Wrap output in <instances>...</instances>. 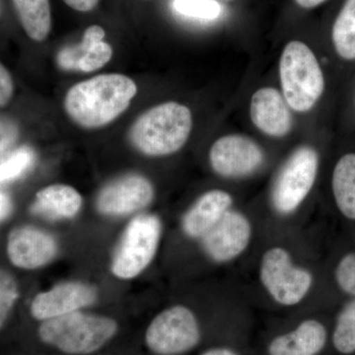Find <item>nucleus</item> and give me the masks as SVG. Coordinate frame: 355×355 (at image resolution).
Listing matches in <instances>:
<instances>
[{
  "label": "nucleus",
  "mask_w": 355,
  "mask_h": 355,
  "mask_svg": "<svg viewBox=\"0 0 355 355\" xmlns=\"http://www.w3.org/2000/svg\"><path fill=\"white\" fill-rule=\"evenodd\" d=\"M18 298L19 286L17 280L10 272L0 268V331L8 321Z\"/></svg>",
  "instance_id": "nucleus-25"
},
{
  "label": "nucleus",
  "mask_w": 355,
  "mask_h": 355,
  "mask_svg": "<svg viewBox=\"0 0 355 355\" xmlns=\"http://www.w3.org/2000/svg\"><path fill=\"white\" fill-rule=\"evenodd\" d=\"M202 324L188 306H170L151 320L144 331V345L154 355H184L202 342Z\"/></svg>",
  "instance_id": "nucleus-6"
},
{
  "label": "nucleus",
  "mask_w": 355,
  "mask_h": 355,
  "mask_svg": "<svg viewBox=\"0 0 355 355\" xmlns=\"http://www.w3.org/2000/svg\"><path fill=\"white\" fill-rule=\"evenodd\" d=\"M331 189L340 214L355 221V153L338 159L331 177Z\"/></svg>",
  "instance_id": "nucleus-19"
},
{
  "label": "nucleus",
  "mask_w": 355,
  "mask_h": 355,
  "mask_svg": "<svg viewBox=\"0 0 355 355\" xmlns=\"http://www.w3.org/2000/svg\"><path fill=\"white\" fill-rule=\"evenodd\" d=\"M14 8L27 36L43 42L51 31L53 19L50 0H12Z\"/></svg>",
  "instance_id": "nucleus-20"
},
{
  "label": "nucleus",
  "mask_w": 355,
  "mask_h": 355,
  "mask_svg": "<svg viewBox=\"0 0 355 355\" xmlns=\"http://www.w3.org/2000/svg\"><path fill=\"white\" fill-rule=\"evenodd\" d=\"M250 114L254 127L268 137H286L293 128L291 108L279 91L272 87L261 88L254 93Z\"/></svg>",
  "instance_id": "nucleus-15"
},
{
  "label": "nucleus",
  "mask_w": 355,
  "mask_h": 355,
  "mask_svg": "<svg viewBox=\"0 0 355 355\" xmlns=\"http://www.w3.org/2000/svg\"><path fill=\"white\" fill-rule=\"evenodd\" d=\"M162 236V222L155 214H139L128 222L111 261V272L121 280L139 277L151 265Z\"/></svg>",
  "instance_id": "nucleus-5"
},
{
  "label": "nucleus",
  "mask_w": 355,
  "mask_h": 355,
  "mask_svg": "<svg viewBox=\"0 0 355 355\" xmlns=\"http://www.w3.org/2000/svg\"><path fill=\"white\" fill-rule=\"evenodd\" d=\"M97 288L87 282L71 280L40 292L33 299L30 313L39 323L85 310L95 304Z\"/></svg>",
  "instance_id": "nucleus-12"
},
{
  "label": "nucleus",
  "mask_w": 355,
  "mask_h": 355,
  "mask_svg": "<svg viewBox=\"0 0 355 355\" xmlns=\"http://www.w3.org/2000/svg\"><path fill=\"white\" fill-rule=\"evenodd\" d=\"M67 6L79 12H90L99 4L100 0H62Z\"/></svg>",
  "instance_id": "nucleus-29"
},
{
  "label": "nucleus",
  "mask_w": 355,
  "mask_h": 355,
  "mask_svg": "<svg viewBox=\"0 0 355 355\" xmlns=\"http://www.w3.org/2000/svg\"><path fill=\"white\" fill-rule=\"evenodd\" d=\"M198 355H241V354L232 347L219 345V347H212L203 350Z\"/></svg>",
  "instance_id": "nucleus-31"
},
{
  "label": "nucleus",
  "mask_w": 355,
  "mask_h": 355,
  "mask_svg": "<svg viewBox=\"0 0 355 355\" xmlns=\"http://www.w3.org/2000/svg\"><path fill=\"white\" fill-rule=\"evenodd\" d=\"M7 256L16 268L33 270L44 268L57 258L58 244L46 231L32 225L13 228L7 237Z\"/></svg>",
  "instance_id": "nucleus-13"
},
{
  "label": "nucleus",
  "mask_w": 355,
  "mask_h": 355,
  "mask_svg": "<svg viewBox=\"0 0 355 355\" xmlns=\"http://www.w3.org/2000/svg\"><path fill=\"white\" fill-rule=\"evenodd\" d=\"M12 211V200L6 191L0 190V222L6 220Z\"/></svg>",
  "instance_id": "nucleus-30"
},
{
  "label": "nucleus",
  "mask_w": 355,
  "mask_h": 355,
  "mask_svg": "<svg viewBox=\"0 0 355 355\" xmlns=\"http://www.w3.org/2000/svg\"><path fill=\"white\" fill-rule=\"evenodd\" d=\"M299 6L305 9L315 8L323 3L326 0H295Z\"/></svg>",
  "instance_id": "nucleus-32"
},
{
  "label": "nucleus",
  "mask_w": 355,
  "mask_h": 355,
  "mask_svg": "<svg viewBox=\"0 0 355 355\" xmlns=\"http://www.w3.org/2000/svg\"><path fill=\"white\" fill-rule=\"evenodd\" d=\"M19 137V130L12 121L0 118V157L12 147Z\"/></svg>",
  "instance_id": "nucleus-27"
},
{
  "label": "nucleus",
  "mask_w": 355,
  "mask_h": 355,
  "mask_svg": "<svg viewBox=\"0 0 355 355\" xmlns=\"http://www.w3.org/2000/svg\"><path fill=\"white\" fill-rule=\"evenodd\" d=\"M137 94V84L130 77L101 74L69 88L64 98V111L78 127L96 130L106 127L125 113Z\"/></svg>",
  "instance_id": "nucleus-1"
},
{
  "label": "nucleus",
  "mask_w": 355,
  "mask_h": 355,
  "mask_svg": "<svg viewBox=\"0 0 355 355\" xmlns=\"http://www.w3.org/2000/svg\"><path fill=\"white\" fill-rule=\"evenodd\" d=\"M265 162V153L254 140L243 135L222 137L212 144L209 163L218 176L239 179L254 174Z\"/></svg>",
  "instance_id": "nucleus-10"
},
{
  "label": "nucleus",
  "mask_w": 355,
  "mask_h": 355,
  "mask_svg": "<svg viewBox=\"0 0 355 355\" xmlns=\"http://www.w3.org/2000/svg\"><path fill=\"white\" fill-rule=\"evenodd\" d=\"M232 196L227 191L210 190L202 193L184 212L182 230L190 239H202L232 209Z\"/></svg>",
  "instance_id": "nucleus-16"
},
{
  "label": "nucleus",
  "mask_w": 355,
  "mask_h": 355,
  "mask_svg": "<svg viewBox=\"0 0 355 355\" xmlns=\"http://www.w3.org/2000/svg\"><path fill=\"white\" fill-rule=\"evenodd\" d=\"M193 128L191 110L177 102L157 105L132 123L128 139L135 150L149 157L171 155L183 148Z\"/></svg>",
  "instance_id": "nucleus-3"
},
{
  "label": "nucleus",
  "mask_w": 355,
  "mask_h": 355,
  "mask_svg": "<svg viewBox=\"0 0 355 355\" xmlns=\"http://www.w3.org/2000/svg\"><path fill=\"white\" fill-rule=\"evenodd\" d=\"M106 32L92 25L84 32L80 43L65 46L58 53L60 69L67 71L92 72L104 67L113 58V48L105 41Z\"/></svg>",
  "instance_id": "nucleus-14"
},
{
  "label": "nucleus",
  "mask_w": 355,
  "mask_h": 355,
  "mask_svg": "<svg viewBox=\"0 0 355 355\" xmlns=\"http://www.w3.org/2000/svg\"><path fill=\"white\" fill-rule=\"evenodd\" d=\"M173 8L181 15L198 20H216L222 12L216 0H174Z\"/></svg>",
  "instance_id": "nucleus-24"
},
{
  "label": "nucleus",
  "mask_w": 355,
  "mask_h": 355,
  "mask_svg": "<svg viewBox=\"0 0 355 355\" xmlns=\"http://www.w3.org/2000/svg\"><path fill=\"white\" fill-rule=\"evenodd\" d=\"M14 83L8 70L0 62V108H3L12 99Z\"/></svg>",
  "instance_id": "nucleus-28"
},
{
  "label": "nucleus",
  "mask_w": 355,
  "mask_h": 355,
  "mask_svg": "<svg viewBox=\"0 0 355 355\" xmlns=\"http://www.w3.org/2000/svg\"><path fill=\"white\" fill-rule=\"evenodd\" d=\"M279 76L282 96L293 111L309 112L323 95V71L314 53L302 42L292 41L282 51Z\"/></svg>",
  "instance_id": "nucleus-4"
},
{
  "label": "nucleus",
  "mask_w": 355,
  "mask_h": 355,
  "mask_svg": "<svg viewBox=\"0 0 355 355\" xmlns=\"http://www.w3.org/2000/svg\"><path fill=\"white\" fill-rule=\"evenodd\" d=\"M319 155L313 147H298L277 175L272 191L273 209L291 216L300 207L316 182Z\"/></svg>",
  "instance_id": "nucleus-8"
},
{
  "label": "nucleus",
  "mask_w": 355,
  "mask_h": 355,
  "mask_svg": "<svg viewBox=\"0 0 355 355\" xmlns=\"http://www.w3.org/2000/svg\"><path fill=\"white\" fill-rule=\"evenodd\" d=\"M328 340L324 324L316 319H306L292 330L280 334L268 343V355H319Z\"/></svg>",
  "instance_id": "nucleus-17"
},
{
  "label": "nucleus",
  "mask_w": 355,
  "mask_h": 355,
  "mask_svg": "<svg viewBox=\"0 0 355 355\" xmlns=\"http://www.w3.org/2000/svg\"><path fill=\"white\" fill-rule=\"evenodd\" d=\"M35 153L29 147H21L0 161V184L9 183L25 174L34 164Z\"/></svg>",
  "instance_id": "nucleus-23"
},
{
  "label": "nucleus",
  "mask_w": 355,
  "mask_h": 355,
  "mask_svg": "<svg viewBox=\"0 0 355 355\" xmlns=\"http://www.w3.org/2000/svg\"><path fill=\"white\" fill-rule=\"evenodd\" d=\"M114 318L78 311L40 323V342L64 355H95L118 336Z\"/></svg>",
  "instance_id": "nucleus-2"
},
{
  "label": "nucleus",
  "mask_w": 355,
  "mask_h": 355,
  "mask_svg": "<svg viewBox=\"0 0 355 355\" xmlns=\"http://www.w3.org/2000/svg\"><path fill=\"white\" fill-rule=\"evenodd\" d=\"M335 279L340 291L355 297V253L340 259L336 266Z\"/></svg>",
  "instance_id": "nucleus-26"
},
{
  "label": "nucleus",
  "mask_w": 355,
  "mask_h": 355,
  "mask_svg": "<svg viewBox=\"0 0 355 355\" xmlns=\"http://www.w3.org/2000/svg\"><path fill=\"white\" fill-rule=\"evenodd\" d=\"M253 238L251 221L239 210L231 209L202 239L205 254L216 263H227L239 258Z\"/></svg>",
  "instance_id": "nucleus-11"
},
{
  "label": "nucleus",
  "mask_w": 355,
  "mask_h": 355,
  "mask_svg": "<svg viewBox=\"0 0 355 355\" xmlns=\"http://www.w3.org/2000/svg\"><path fill=\"white\" fill-rule=\"evenodd\" d=\"M155 197L150 180L130 173L116 178L98 193L96 207L105 216L123 217L146 209Z\"/></svg>",
  "instance_id": "nucleus-9"
},
{
  "label": "nucleus",
  "mask_w": 355,
  "mask_h": 355,
  "mask_svg": "<svg viewBox=\"0 0 355 355\" xmlns=\"http://www.w3.org/2000/svg\"><path fill=\"white\" fill-rule=\"evenodd\" d=\"M102 355H105V354H102Z\"/></svg>",
  "instance_id": "nucleus-33"
},
{
  "label": "nucleus",
  "mask_w": 355,
  "mask_h": 355,
  "mask_svg": "<svg viewBox=\"0 0 355 355\" xmlns=\"http://www.w3.org/2000/svg\"><path fill=\"white\" fill-rule=\"evenodd\" d=\"M259 277L270 298L284 307L300 304L314 284L310 270L296 265L291 252L280 246L270 248L261 256Z\"/></svg>",
  "instance_id": "nucleus-7"
},
{
  "label": "nucleus",
  "mask_w": 355,
  "mask_h": 355,
  "mask_svg": "<svg viewBox=\"0 0 355 355\" xmlns=\"http://www.w3.org/2000/svg\"><path fill=\"white\" fill-rule=\"evenodd\" d=\"M336 53L345 60H355V0H347L331 32Z\"/></svg>",
  "instance_id": "nucleus-21"
},
{
  "label": "nucleus",
  "mask_w": 355,
  "mask_h": 355,
  "mask_svg": "<svg viewBox=\"0 0 355 355\" xmlns=\"http://www.w3.org/2000/svg\"><path fill=\"white\" fill-rule=\"evenodd\" d=\"M83 205V196L73 187L53 184L37 193L33 210L50 219H72Z\"/></svg>",
  "instance_id": "nucleus-18"
},
{
  "label": "nucleus",
  "mask_w": 355,
  "mask_h": 355,
  "mask_svg": "<svg viewBox=\"0 0 355 355\" xmlns=\"http://www.w3.org/2000/svg\"><path fill=\"white\" fill-rule=\"evenodd\" d=\"M333 345L338 354H355V298L338 314L334 329Z\"/></svg>",
  "instance_id": "nucleus-22"
}]
</instances>
